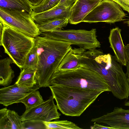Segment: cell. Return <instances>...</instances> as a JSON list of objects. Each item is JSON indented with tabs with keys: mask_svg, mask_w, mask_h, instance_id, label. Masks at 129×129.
Wrapping results in <instances>:
<instances>
[{
	"mask_svg": "<svg viewBox=\"0 0 129 129\" xmlns=\"http://www.w3.org/2000/svg\"><path fill=\"white\" fill-rule=\"evenodd\" d=\"M44 101L39 91L37 90L28 94L21 100L20 103L23 104L27 110L35 107Z\"/></svg>",
	"mask_w": 129,
	"mask_h": 129,
	"instance_id": "cell-21",
	"label": "cell"
},
{
	"mask_svg": "<svg viewBox=\"0 0 129 129\" xmlns=\"http://www.w3.org/2000/svg\"><path fill=\"white\" fill-rule=\"evenodd\" d=\"M50 84L103 92L110 91L107 84L99 75L81 67L71 70H57L51 78Z\"/></svg>",
	"mask_w": 129,
	"mask_h": 129,
	"instance_id": "cell-4",
	"label": "cell"
},
{
	"mask_svg": "<svg viewBox=\"0 0 129 129\" xmlns=\"http://www.w3.org/2000/svg\"><path fill=\"white\" fill-rule=\"evenodd\" d=\"M69 22V18H58L36 23L40 33L53 30L61 29Z\"/></svg>",
	"mask_w": 129,
	"mask_h": 129,
	"instance_id": "cell-20",
	"label": "cell"
},
{
	"mask_svg": "<svg viewBox=\"0 0 129 129\" xmlns=\"http://www.w3.org/2000/svg\"><path fill=\"white\" fill-rule=\"evenodd\" d=\"M52 95L39 105L26 110L21 116L22 121L30 120H38L49 121L59 119L61 114L54 102Z\"/></svg>",
	"mask_w": 129,
	"mask_h": 129,
	"instance_id": "cell-9",
	"label": "cell"
},
{
	"mask_svg": "<svg viewBox=\"0 0 129 129\" xmlns=\"http://www.w3.org/2000/svg\"><path fill=\"white\" fill-rule=\"evenodd\" d=\"M38 61L37 49L35 45L28 53L25 59L23 69H36Z\"/></svg>",
	"mask_w": 129,
	"mask_h": 129,
	"instance_id": "cell-23",
	"label": "cell"
},
{
	"mask_svg": "<svg viewBox=\"0 0 129 129\" xmlns=\"http://www.w3.org/2000/svg\"><path fill=\"white\" fill-rule=\"evenodd\" d=\"M115 56L104 54L94 48L85 52L81 57V67L96 73L106 82L110 91L120 100L129 97V82Z\"/></svg>",
	"mask_w": 129,
	"mask_h": 129,
	"instance_id": "cell-1",
	"label": "cell"
},
{
	"mask_svg": "<svg viewBox=\"0 0 129 129\" xmlns=\"http://www.w3.org/2000/svg\"><path fill=\"white\" fill-rule=\"evenodd\" d=\"M33 6H35L40 4L43 0H29Z\"/></svg>",
	"mask_w": 129,
	"mask_h": 129,
	"instance_id": "cell-30",
	"label": "cell"
},
{
	"mask_svg": "<svg viewBox=\"0 0 129 129\" xmlns=\"http://www.w3.org/2000/svg\"><path fill=\"white\" fill-rule=\"evenodd\" d=\"M4 25L2 23L0 22V38H1L3 30Z\"/></svg>",
	"mask_w": 129,
	"mask_h": 129,
	"instance_id": "cell-31",
	"label": "cell"
},
{
	"mask_svg": "<svg viewBox=\"0 0 129 129\" xmlns=\"http://www.w3.org/2000/svg\"><path fill=\"white\" fill-rule=\"evenodd\" d=\"M13 63L12 59L7 57L0 60V85L4 87L9 86L14 77V73L11 64Z\"/></svg>",
	"mask_w": 129,
	"mask_h": 129,
	"instance_id": "cell-17",
	"label": "cell"
},
{
	"mask_svg": "<svg viewBox=\"0 0 129 129\" xmlns=\"http://www.w3.org/2000/svg\"><path fill=\"white\" fill-rule=\"evenodd\" d=\"M70 8L55 6L47 10L40 13L33 12L31 16L36 23L51 19L62 18H68Z\"/></svg>",
	"mask_w": 129,
	"mask_h": 129,
	"instance_id": "cell-15",
	"label": "cell"
},
{
	"mask_svg": "<svg viewBox=\"0 0 129 129\" xmlns=\"http://www.w3.org/2000/svg\"><path fill=\"white\" fill-rule=\"evenodd\" d=\"M76 0H60L56 6L70 8Z\"/></svg>",
	"mask_w": 129,
	"mask_h": 129,
	"instance_id": "cell-27",
	"label": "cell"
},
{
	"mask_svg": "<svg viewBox=\"0 0 129 129\" xmlns=\"http://www.w3.org/2000/svg\"><path fill=\"white\" fill-rule=\"evenodd\" d=\"M101 1L98 0H76L70 8L69 22L76 24L82 22L85 17Z\"/></svg>",
	"mask_w": 129,
	"mask_h": 129,
	"instance_id": "cell-12",
	"label": "cell"
},
{
	"mask_svg": "<svg viewBox=\"0 0 129 129\" xmlns=\"http://www.w3.org/2000/svg\"><path fill=\"white\" fill-rule=\"evenodd\" d=\"M125 14L112 0H102L84 18L82 22L114 23L123 21Z\"/></svg>",
	"mask_w": 129,
	"mask_h": 129,
	"instance_id": "cell-8",
	"label": "cell"
},
{
	"mask_svg": "<svg viewBox=\"0 0 129 129\" xmlns=\"http://www.w3.org/2000/svg\"><path fill=\"white\" fill-rule=\"evenodd\" d=\"M60 1L43 0L39 5L33 6V11L35 13H40L47 10L56 6Z\"/></svg>",
	"mask_w": 129,
	"mask_h": 129,
	"instance_id": "cell-24",
	"label": "cell"
},
{
	"mask_svg": "<svg viewBox=\"0 0 129 129\" xmlns=\"http://www.w3.org/2000/svg\"><path fill=\"white\" fill-rule=\"evenodd\" d=\"M23 129H46L43 121L38 120H30L22 121Z\"/></svg>",
	"mask_w": 129,
	"mask_h": 129,
	"instance_id": "cell-25",
	"label": "cell"
},
{
	"mask_svg": "<svg viewBox=\"0 0 129 129\" xmlns=\"http://www.w3.org/2000/svg\"><path fill=\"white\" fill-rule=\"evenodd\" d=\"M85 51L81 47L72 48L64 56L57 70H71L80 67L79 57Z\"/></svg>",
	"mask_w": 129,
	"mask_h": 129,
	"instance_id": "cell-16",
	"label": "cell"
},
{
	"mask_svg": "<svg viewBox=\"0 0 129 129\" xmlns=\"http://www.w3.org/2000/svg\"><path fill=\"white\" fill-rule=\"evenodd\" d=\"M121 29L116 27L111 30L109 37L110 47L113 50L118 61L126 66V62L124 45L121 34Z\"/></svg>",
	"mask_w": 129,
	"mask_h": 129,
	"instance_id": "cell-13",
	"label": "cell"
},
{
	"mask_svg": "<svg viewBox=\"0 0 129 129\" xmlns=\"http://www.w3.org/2000/svg\"><path fill=\"white\" fill-rule=\"evenodd\" d=\"M46 129H81L74 123L66 120L43 121Z\"/></svg>",
	"mask_w": 129,
	"mask_h": 129,
	"instance_id": "cell-22",
	"label": "cell"
},
{
	"mask_svg": "<svg viewBox=\"0 0 129 129\" xmlns=\"http://www.w3.org/2000/svg\"><path fill=\"white\" fill-rule=\"evenodd\" d=\"M33 6L29 0H0V8L25 11L31 15Z\"/></svg>",
	"mask_w": 129,
	"mask_h": 129,
	"instance_id": "cell-18",
	"label": "cell"
},
{
	"mask_svg": "<svg viewBox=\"0 0 129 129\" xmlns=\"http://www.w3.org/2000/svg\"><path fill=\"white\" fill-rule=\"evenodd\" d=\"M100 0V1H102V0Z\"/></svg>",
	"mask_w": 129,
	"mask_h": 129,
	"instance_id": "cell-34",
	"label": "cell"
},
{
	"mask_svg": "<svg viewBox=\"0 0 129 129\" xmlns=\"http://www.w3.org/2000/svg\"><path fill=\"white\" fill-rule=\"evenodd\" d=\"M21 116L5 108L0 110V129H22Z\"/></svg>",
	"mask_w": 129,
	"mask_h": 129,
	"instance_id": "cell-14",
	"label": "cell"
},
{
	"mask_svg": "<svg viewBox=\"0 0 129 129\" xmlns=\"http://www.w3.org/2000/svg\"><path fill=\"white\" fill-rule=\"evenodd\" d=\"M96 29L53 30L40 33V36L51 39L67 42L85 50L100 48L101 44L97 38Z\"/></svg>",
	"mask_w": 129,
	"mask_h": 129,
	"instance_id": "cell-6",
	"label": "cell"
},
{
	"mask_svg": "<svg viewBox=\"0 0 129 129\" xmlns=\"http://www.w3.org/2000/svg\"><path fill=\"white\" fill-rule=\"evenodd\" d=\"M35 39L38 58L35 75L37 84L40 87H49L52 75L72 48V44L40 35Z\"/></svg>",
	"mask_w": 129,
	"mask_h": 129,
	"instance_id": "cell-2",
	"label": "cell"
},
{
	"mask_svg": "<svg viewBox=\"0 0 129 129\" xmlns=\"http://www.w3.org/2000/svg\"><path fill=\"white\" fill-rule=\"evenodd\" d=\"M0 21L30 37L35 38L40 35L36 23L27 12L0 8Z\"/></svg>",
	"mask_w": 129,
	"mask_h": 129,
	"instance_id": "cell-7",
	"label": "cell"
},
{
	"mask_svg": "<svg viewBox=\"0 0 129 129\" xmlns=\"http://www.w3.org/2000/svg\"><path fill=\"white\" fill-rule=\"evenodd\" d=\"M129 13V0H112Z\"/></svg>",
	"mask_w": 129,
	"mask_h": 129,
	"instance_id": "cell-26",
	"label": "cell"
},
{
	"mask_svg": "<svg viewBox=\"0 0 129 129\" xmlns=\"http://www.w3.org/2000/svg\"><path fill=\"white\" fill-rule=\"evenodd\" d=\"M124 105L129 107V101L126 102L125 103Z\"/></svg>",
	"mask_w": 129,
	"mask_h": 129,
	"instance_id": "cell-32",
	"label": "cell"
},
{
	"mask_svg": "<svg viewBox=\"0 0 129 129\" xmlns=\"http://www.w3.org/2000/svg\"><path fill=\"white\" fill-rule=\"evenodd\" d=\"M36 69L23 68L21 70L17 81L15 83L19 86L31 87L37 85V82L35 77Z\"/></svg>",
	"mask_w": 129,
	"mask_h": 129,
	"instance_id": "cell-19",
	"label": "cell"
},
{
	"mask_svg": "<svg viewBox=\"0 0 129 129\" xmlns=\"http://www.w3.org/2000/svg\"><path fill=\"white\" fill-rule=\"evenodd\" d=\"M3 25L0 45L3 46L5 52L12 59L13 63L21 70L26 57L35 45V38Z\"/></svg>",
	"mask_w": 129,
	"mask_h": 129,
	"instance_id": "cell-5",
	"label": "cell"
},
{
	"mask_svg": "<svg viewBox=\"0 0 129 129\" xmlns=\"http://www.w3.org/2000/svg\"><path fill=\"white\" fill-rule=\"evenodd\" d=\"M124 47L126 62V72L125 74L129 82V43L124 45Z\"/></svg>",
	"mask_w": 129,
	"mask_h": 129,
	"instance_id": "cell-28",
	"label": "cell"
},
{
	"mask_svg": "<svg viewBox=\"0 0 129 129\" xmlns=\"http://www.w3.org/2000/svg\"><path fill=\"white\" fill-rule=\"evenodd\" d=\"M40 88L38 85L26 87L19 86L15 83L2 88L0 89V104L7 107L20 103L21 100L28 94Z\"/></svg>",
	"mask_w": 129,
	"mask_h": 129,
	"instance_id": "cell-10",
	"label": "cell"
},
{
	"mask_svg": "<svg viewBox=\"0 0 129 129\" xmlns=\"http://www.w3.org/2000/svg\"><path fill=\"white\" fill-rule=\"evenodd\" d=\"M91 121L104 123L115 129H129V109L115 107L112 112L92 118Z\"/></svg>",
	"mask_w": 129,
	"mask_h": 129,
	"instance_id": "cell-11",
	"label": "cell"
},
{
	"mask_svg": "<svg viewBox=\"0 0 129 129\" xmlns=\"http://www.w3.org/2000/svg\"><path fill=\"white\" fill-rule=\"evenodd\" d=\"M126 23L129 27V19L126 21Z\"/></svg>",
	"mask_w": 129,
	"mask_h": 129,
	"instance_id": "cell-33",
	"label": "cell"
},
{
	"mask_svg": "<svg viewBox=\"0 0 129 129\" xmlns=\"http://www.w3.org/2000/svg\"><path fill=\"white\" fill-rule=\"evenodd\" d=\"M49 87L58 109L63 114L71 116L81 115L103 92L61 85Z\"/></svg>",
	"mask_w": 129,
	"mask_h": 129,
	"instance_id": "cell-3",
	"label": "cell"
},
{
	"mask_svg": "<svg viewBox=\"0 0 129 129\" xmlns=\"http://www.w3.org/2000/svg\"><path fill=\"white\" fill-rule=\"evenodd\" d=\"M91 129H115L110 126H104L94 122L93 124L90 126Z\"/></svg>",
	"mask_w": 129,
	"mask_h": 129,
	"instance_id": "cell-29",
	"label": "cell"
}]
</instances>
